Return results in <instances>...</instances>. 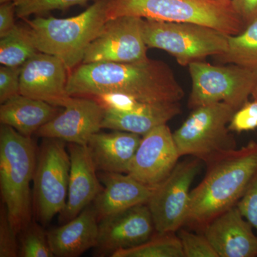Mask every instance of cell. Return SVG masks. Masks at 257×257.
Returning a JSON list of instances; mask_svg holds the SVG:
<instances>
[{
  "mask_svg": "<svg viewBox=\"0 0 257 257\" xmlns=\"http://www.w3.org/2000/svg\"><path fill=\"white\" fill-rule=\"evenodd\" d=\"M236 206L241 215L256 230L257 234V173Z\"/></svg>",
  "mask_w": 257,
  "mask_h": 257,
  "instance_id": "cell-32",
  "label": "cell"
},
{
  "mask_svg": "<svg viewBox=\"0 0 257 257\" xmlns=\"http://www.w3.org/2000/svg\"><path fill=\"white\" fill-rule=\"evenodd\" d=\"M66 142L44 138L33 177L35 220L45 226L65 208L68 197L70 158Z\"/></svg>",
  "mask_w": 257,
  "mask_h": 257,
  "instance_id": "cell-8",
  "label": "cell"
},
{
  "mask_svg": "<svg viewBox=\"0 0 257 257\" xmlns=\"http://www.w3.org/2000/svg\"><path fill=\"white\" fill-rule=\"evenodd\" d=\"M8 2H12V0H0V3L3 4V3H8Z\"/></svg>",
  "mask_w": 257,
  "mask_h": 257,
  "instance_id": "cell-36",
  "label": "cell"
},
{
  "mask_svg": "<svg viewBox=\"0 0 257 257\" xmlns=\"http://www.w3.org/2000/svg\"><path fill=\"white\" fill-rule=\"evenodd\" d=\"M67 70L59 57L37 52L22 66L20 94L63 107L70 96Z\"/></svg>",
  "mask_w": 257,
  "mask_h": 257,
  "instance_id": "cell-14",
  "label": "cell"
},
{
  "mask_svg": "<svg viewBox=\"0 0 257 257\" xmlns=\"http://www.w3.org/2000/svg\"><path fill=\"white\" fill-rule=\"evenodd\" d=\"M47 233L55 256L77 257L95 248L99 239V221L93 204L72 220Z\"/></svg>",
  "mask_w": 257,
  "mask_h": 257,
  "instance_id": "cell-19",
  "label": "cell"
},
{
  "mask_svg": "<svg viewBox=\"0 0 257 257\" xmlns=\"http://www.w3.org/2000/svg\"><path fill=\"white\" fill-rule=\"evenodd\" d=\"M231 3L245 26L257 18V0H231Z\"/></svg>",
  "mask_w": 257,
  "mask_h": 257,
  "instance_id": "cell-34",
  "label": "cell"
},
{
  "mask_svg": "<svg viewBox=\"0 0 257 257\" xmlns=\"http://www.w3.org/2000/svg\"><path fill=\"white\" fill-rule=\"evenodd\" d=\"M22 67H0V103L3 104L20 94Z\"/></svg>",
  "mask_w": 257,
  "mask_h": 257,
  "instance_id": "cell-31",
  "label": "cell"
},
{
  "mask_svg": "<svg viewBox=\"0 0 257 257\" xmlns=\"http://www.w3.org/2000/svg\"><path fill=\"white\" fill-rule=\"evenodd\" d=\"M35 144L12 126H0V189L10 223L19 234L33 219L30 183L37 163Z\"/></svg>",
  "mask_w": 257,
  "mask_h": 257,
  "instance_id": "cell-3",
  "label": "cell"
},
{
  "mask_svg": "<svg viewBox=\"0 0 257 257\" xmlns=\"http://www.w3.org/2000/svg\"><path fill=\"white\" fill-rule=\"evenodd\" d=\"M224 1H231V0H224Z\"/></svg>",
  "mask_w": 257,
  "mask_h": 257,
  "instance_id": "cell-37",
  "label": "cell"
},
{
  "mask_svg": "<svg viewBox=\"0 0 257 257\" xmlns=\"http://www.w3.org/2000/svg\"><path fill=\"white\" fill-rule=\"evenodd\" d=\"M38 52L28 28L17 25L0 40V63L8 67H22Z\"/></svg>",
  "mask_w": 257,
  "mask_h": 257,
  "instance_id": "cell-24",
  "label": "cell"
},
{
  "mask_svg": "<svg viewBox=\"0 0 257 257\" xmlns=\"http://www.w3.org/2000/svg\"><path fill=\"white\" fill-rule=\"evenodd\" d=\"M112 257H184L182 243L175 233L158 234L157 237L134 247L119 249Z\"/></svg>",
  "mask_w": 257,
  "mask_h": 257,
  "instance_id": "cell-25",
  "label": "cell"
},
{
  "mask_svg": "<svg viewBox=\"0 0 257 257\" xmlns=\"http://www.w3.org/2000/svg\"><path fill=\"white\" fill-rule=\"evenodd\" d=\"M251 95H252L253 99L257 100V82L256 84H255L254 87H253L252 93H251Z\"/></svg>",
  "mask_w": 257,
  "mask_h": 257,
  "instance_id": "cell-35",
  "label": "cell"
},
{
  "mask_svg": "<svg viewBox=\"0 0 257 257\" xmlns=\"http://www.w3.org/2000/svg\"><path fill=\"white\" fill-rule=\"evenodd\" d=\"M16 8V15L25 19L34 15H43L53 10H65L85 5L92 0H12ZM96 1V0H94Z\"/></svg>",
  "mask_w": 257,
  "mask_h": 257,
  "instance_id": "cell-27",
  "label": "cell"
},
{
  "mask_svg": "<svg viewBox=\"0 0 257 257\" xmlns=\"http://www.w3.org/2000/svg\"><path fill=\"white\" fill-rule=\"evenodd\" d=\"M143 136L127 132L94 134L87 146L97 172L127 173Z\"/></svg>",
  "mask_w": 257,
  "mask_h": 257,
  "instance_id": "cell-20",
  "label": "cell"
},
{
  "mask_svg": "<svg viewBox=\"0 0 257 257\" xmlns=\"http://www.w3.org/2000/svg\"><path fill=\"white\" fill-rule=\"evenodd\" d=\"M67 148L70 171L67 204L59 217L62 224L79 215L94 202L103 189L87 145L69 143Z\"/></svg>",
  "mask_w": 257,
  "mask_h": 257,
  "instance_id": "cell-16",
  "label": "cell"
},
{
  "mask_svg": "<svg viewBox=\"0 0 257 257\" xmlns=\"http://www.w3.org/2000/svg\"><path fill=\"white\" fill-rule=\"evenodd\" d=\"M155 229L150 208L140 204L99 221V239L95 247L99 256L132 248L151 239Z\"/></svg>",
  "mask_w": 257,
  "mask_h": 257,
  "instance_id": "cell-15",
  "label": "cell"
},
{
  "mask_svg": "<svg viewBox=\"0 0 257 257\" xmlns=\"http://www.w3.org/2000/svg\"><path fill=\"white\" fill-rule=\"evenodd\" d=\"M177 231L184 257H219L203 233L197 234L183 229H179Z\"/></svg>",
  "mask_w": 257,
  "mask_h": 257,
  "instance_id": "cell-28",
  "label": "cell"
},
{
  "mask_svg": "<svg viewBox=\"0 0 257 257\" xmlns=\"http://www.w3.org/2000/svg\"><path fill=\"white\" fill-rule=\"evenodd\" d=\"M109 0H96L85 11L69 18L37 17L27 20L38 52L56 56L67 69L82 62L86 50L108 20Z\"/></svg>",
  "mask_w": 257,
  "mask_h": 257,
  "instance_id": "cell-4",
  "label": "cell"
},
{
  "mask_svg": "<svg viewBox=\"0 0 257 257\" xmlns=\"http://www.w3.org/2000/svg\"><path fill=\"white\" fill-rule=\"evenodd\" d=\"M15 15L16 8L13 1L0 5V38L6 36L16 28Z\"/></svg>",
  "mask_w": 257,
  "mask_h": 257,
  "instance_id": "cell-33",
  "label": "cell"
},
{
  "mask_svg": "<svg viewBox=\"0 0 257 257\" xmlns=\"http://www.w3.org/2000/svg\"><path fill=\"white\" fill-rule=\"evenodd\" d=\"M18 234L10 223L7 208L2 202L0 209V257L18 256Z\"/></svg>",
  "mask_w": 257,
  "mask_h": 257,
  "instance_id": "cell-29",
  "label": "cell"
},
{
  "mask_svg": "<svg viewBox=\"0 0 257 257\" xmlns=\"http://www.w3.org/2000/svg\"><path fill=\"white\" fill-rule=\"evenodd\" d=\"M63 109L37 132V136L87 145L91 137L102 128L104 108L96 99L70 96Z\"/></svg>",
  "mask_w": 257,
  "mask_h": 257,
  "instance_id": "cell-13",
  "label": "cell"
},
{
  "mask_svg": "<svg viewBox=\"0 0 257 257\" xmlns=\"http://www.w3.org/2000/svg\"><path fill=\"white\" fill-rule=\"evenodd\" d=\"M200 160L178 162L170 175L154 190L147 203L158 234L175 233L185 224L190 204V187L200 170Z\"/></svg>",
  "mask_w": 257,
  "mask_h": 257,
  "instance_id": "cell-10",
  "label": "cell"
},
{
  "mask_svg": "<svg viewBox=\"0 0 257 257\" xmlns=\"http://www.w3.org/2000/svg\"><path fill=\"white\" fill-rule=\"evenodd\" d=\"M236 206L214 218L203 229L219 257L257 256V234Z\"/></svg>",
  "mask_w": 257,
  "mask_h": 257,
  "instance_id": "cell-17",
  "label": "cell"
},
{
  "mask_svg": "<svg viewBox=\"0 0 257 257\" xmlns=\"http://www.w3.org/2000/svg\"><path fill=\"white\" fill-rule=\"evenodd\" d=\"M257 128V100L246 101L235 111L229 124L230 131L241 133Z\"/></svg>",
  "mask_w": 257,
  "mask_h": 257,
  "instance_id": "cell-30",
  "label": "cell"
},
{
  "mask_svg": "<svg viewBox=\"0 0 257 257\" xmlns=\"http://www.w3.org/2000/svg\"><path fill=\"white\" fill-rule=\"evenodd\" d=\"M18 234V256H55L49 243L47 233L44 231L43 226L37 221L32 220Z\"/></svg>",
  "mask_w": 257,
  "mask_h": 257,
  "instance_id": "cell-26",
  "label": "cell"
},
{
  "mask_svg": "<svg viewBox=\"0 0 257 257\" xmlns=\"http://www.w3.org/2000/svg\"><path fill=\"white\" fill-rule=\"evenodd\" d=\"M143 34L148 48L165 51L184 67L222 55L228 47L229 35L199 24L143 19Z\"/></svg>",
  "mask_w": 257,
  "mask_h": 257,
  "instance_id": "cell-7",
  "label": "cell"
},
{
  "mask_svg": "<svg viewBox=\"0 0 257 257\" xmlns=\"http://www.w3.org/2000/svg\"><path fill=\"white\" fill-rule=\"evenodd\" d=\"M62 111L60 106L20 94L1 104L0 121L24 136L31 138Z\"/></svg>",
  "mask_w": 257,
  "mask_h": 257,
  "instance_id": "cell-21",
  "label": "cell"
},
{
  "mask_svg": "<svg viewBox=\"0 0 257 257\" xmlns=\"http://www.w3.org/2000/svg\"><path fill=\"white\" fill-rule=\"evenodd\" d=\"M236 111L225 102L193 109L173 133L180 157L192 156L208 164L236 150V141L229 128Z\"/></svg>",
  "mask_w": 257,
  "mask_h": 257,
  "instance_id": "cell-6",
  "label": "cell"
},
{
  "mask_svg": "<svg viewBox=\"0 0 257 257\" xmlns=\"http://www.w3.org/2000/svg\"><path fill=\"white\" fill-rule=\"evenodd\" d=\"M180 157L170 127L160 125L143 136L127 174L156 188L170 175Z\"/></svg>",
  "mask_w": 257,
  "mask_h": 257,
  "instance_id": "cell-12",
  "label": "cell"
},
{
  "mask_svg": "<svg viewBox=\"0 0 257 257\" xmlns=\"http://www.w3.org/2000/svg\"><path fill=\"white\" fill-rule=\"evenodd\" d=\"M192 79L189 106L225 102L238 110L251 95L257 82V70L236 64L216 66L204 62H192L188 66Z\"/></svg>",
  "mask_w": 257,
  "mask_h": 257,
  "instance_id": "cell-9",
  "label": "cell"
},
{
  "mask_svg": "<svg viewBox=\"0 0 257 257\" xmlns=\"http://www.w3.org/2000/svg\"><path fill=\"white\" fill-rule=\"evenodd\" d=\"M122 16L199 24L226 35L246 28L231 1L224 0H109L108 20Z\"/></svg>",
  "mask_w": 257,
  "mask_h": 257,
  "instance_id": "cell-5",
  "label": "cell"
},
{
  "mask_svg": "<svg viewBox=\"0 0 257 257\" xmlns=\"http://www.w3.org/2000/svg\"><path fill=\"white\" fill-rule=\"evenodd\" d=\"M143 19L122 16L108 20L86 50L82 64L148 60Z\"/></svg>",
  "mask_w": 257,
  "mask_h": 257,
  "instance_id": "cell-11",
  "label": "cell"
},
{
  "mask_svg": "<svg viewBox=\"0 0 257 257\" xmlns=\"http://www.w3.org/2000/svg\"><path fill=\"white\" fill-rule=\"evenodd\" d=\"M104 108L101 128L146 135L154 128L167 124L180 114L179 102L150 104L139 111H123Z\"/></svg>",
  "mask_w": 257,
  "mask_h": 257,
  "instance_id": "cell-22",
  "label": "cell"
},
{
  "mask_svg": "<svg viewBox=\"0 0 257 257\" xmlns=\"http://www.w3.org/2000/svg\"><path fill=\"white\" fill-rule=\"evenodd\" d=\"M214 58L219 63L236 64L257 70V18L241 33L229 35L227 50Z\"/></svg>",
  "mask_w": 257,
  "mask_h": 257,
  "instance_id": "cell-23",
  "label": "cell"
},
{
  "mask_svg": "<svg viewBox=\"0 0 257 257\" xmlns=\"http://www.w3.org/2000/svg\"><path fill=\"white\" fill-rule=\"evenodd\" d=\"M205 177L190 193L185 224L203 231L239 202L257 173V143L251 142L207 164Z\"/></svg>",
  "mask_w": 257,
  "mask_h": 257,
  "instance_id": "cell-2",
  "label": "cell"
},
{
  "mask_svg": "<svg viewBox=\"0 0 257 257\" xmlns=\"http://www.w3.org/2000/svg\"><path fill=\"white\" fill-rule=\"evenodd\" d=\"M97 173L99 180L104 185L92 203L99 221L130 208L147 204L155 189L142 183L130 174L104 172Z\"/></svg>",
  "mask_w": 257,
  "mask_h": 257,
  "instance_id": "cell-18",
  "label": "cell"
},
{
  "mask_svg": "<svg viewBox=\"0 0 257 257\" xmlns=\"http://www.w3.org/2000/svg\"><path fill=\"white\" fill-rule=\"evenodd\" d=\"M72 96L120 94L145 104L179 102L184 96L170 66L162 61L82 64L69 74Z\"/></svg>",
  "mask_w": 257,
  "mask_h": 257,
  "instance_id": "cell-1",
  "label": "cell"
}]
</instances>
